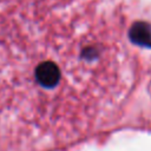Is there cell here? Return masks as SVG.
Masks as SVG:
<instances>
[{"label": "cell", "instance_id": "obj_1", "mask_svg": "<svg viewBox=\"0 0 151 151\" xmlns=\"http://www.w3.org/2000/svg\"><path fill=\"white\" fill-rule=\"evenodd\" d=\"M35 79L41 86L51 88L59 83L60 70L53 61H44L35 70Z\"/></svg>", "mask_w": 151, "mask_h": 151}, {"label": "cell", "instance_id": "obj_2", "mask_svg": "<svg viewBox=\"0 0 151 151\" xmlns=\"http://www.w3.org/2000/svg\"><path fill=\"white\" fill-rule=\"evenodd\" d=\"M130 39L140 46L151 47V24L137 22L130 29Z\"/></svg>", "mask_w": 151, "mask_h": 151}]
</instances>
